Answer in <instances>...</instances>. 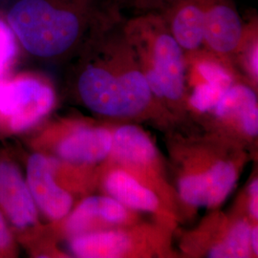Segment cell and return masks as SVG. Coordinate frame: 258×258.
Segmentation results:
<instances>
[{"instance_id":"1","label":"cell","mask_w":258,"mask_h":258,"mask_svg":"<svg viewBox=\"0 0 258 258\" xmlns=\"http://www.w3.org/2000/svg\"><path fill=\"white\" fill-rule=\"evenodd\" d=\"M8 19L31 54L51 57L73 46L85 25L106 27L123 18L120 0H84L77 7L51 0H21Z\"/></svg>"},{"instance_id":"2","label":"cell","mask_w":258,"mask_h":258,"mask_svg":"<svg viewBox=\"0 0 258 258\" xmlns=\"http://www.w3.org/2000/svg\"><path fill=\"white\" fill-rule=\"evenodd\" d=\"M120 31L114 28L106 36L111 61L86 66L78 83L80 95L90 109L113 117L138 114L152 96L144 72L132 63V47L122 28Z\"/></svg>"},{"instance_id":"3","label":"cell","mask_w":258,"mask_h":258,"mask_svg":"<svg viewBox=\"0 0 258 258\" xmlns=\"http://www.w3.org/2000/svg\"><path fill=\"white\" fill-rule=\"evenodd\" d=\"M122 31L131 46L144 55L143 71L152 94L168 100L182 98L185 82L184 50L155 13L140 14L124 20Z\"/></svg>"},{"instance_id":"4","label":"cell","mask_w":258,"mask_h":258,"mask_svg":"<svg viewBox=\"0 0 258 258\" xmlns=\"http://www.w3.org/2000/svg\"><path fill=\"white\" fill-rule=\"evenodd\" d=\"M51 87L37 80L22 79L0 84V112L11 119V127L22 131L37 123L53 107Z\"/></svg>"},{"instance_id":"5","label":"cell","mask_w":258,"mask_h":258,"mask_svg":"<svg viewBox=\"0 0 258 258\" xmlns=\"http://www.w3.org/2000/svg\"><path fill=\"white\" fill-rule=\"evenodd\" d=\"M245 32L233 0H204V44L219 55L238 50Z\"/></svg>"},{"instance_id":"6","label":"cell","mask_w":258,"mask_h":258,"mask_svg":"<svg viewBox=\"0 0 258 258\" xmlns=\"http://www.w3.org/2000/svg\"><path fill=\"white\" fill-rule=\"evenodd\" d=\"M237 171L229 162H218L208 171L185 176L179 182V194L184 202L199 206H216L227 197L236 182Z\"/></svg>"},{"instance_id":"7","label":"cell","mask_w":258,"mask_h":258,"mask_svg":"<svg viewBox=\"0 0 258 258\" xmlns=\"http://www.w3.org/2000/svg\"><path fill=\"white\" fill-rule=\"evenodd\" d=\"M29 189L40 210L52 219L64 217L72 207V197L55 184L50 161L40 154L29 159Z\"/></svg>"},{"instance_id":"8","label":"cell","mask_w":258,"mask_h":258,"mask_svg":"<svg viewBox=\"0 0 258 258\" xmlns=\"http://www.w3.org/2000/svg\"><path fill=\"white\" fill-rule=\"evenodd\" d=\"M184 51L204 44V0H173L159 14Z\"/></svg>"},{"instance_id":"9","label":"cell","mask_w":258,"mask_h":258,"mask_svg":"<svg viewBox=\"0 0 258 258\" xmlns=\"http://www.w3.org/2000/svg\"><path fill=\"white\" fill-rule=\"evenodd\" d=\"M0 205L18 228H26L37 220L32 194L18 168L9 163L0 164Z\"/></svg>"},{"instance_id":"10","label":"cell","mask_w":258,"mask_h":258,"mask_svg":"<svg viewBox=\"0 0 258 258\" xmlns=\"http://www.w3.org/2000/svg\"><path fill=\"white\" fill-rule=\"evenodd\" d=\"M112 135L104 128L78 130L57 148L59 156L73 163H96L109 154Z\"/></svg>"},{"instance_id":"11","label":"cell","mask_w":258,"mask_h":258,"mask_svg":"<svg viewBox=\"0 0 258 258\" xmlns=\"http://www.w3.org/2000/svg\"><path fill=\"white\" fill-rule=\"evenodd\" d=\"M127 217L123 205L110 197L95 196L85 199L76 209L67 222V229L72 234H82L92 227L95 221L121 223Z\"/></svg>"},{"instance_id":"12","label":"cell","mask_w":258,"mask_h":258,"mask_svg":"<svg viewBox=\"0 0 258 258\" xmlns=\"http://www.w3.org/2000/svg\"><path fill=\"white\" fill-rule=\"evenodd\" d=\"M214 110L217 116L222 118H238L248 135H257V100L256 95L248 86L243 84L233 85L232 83L223 93Z\"/></svg>"},{"instance_id":"13","label":"cell","mask_w":258,"mask_h":258,"mask_svg":"<svg viewBox=\"0 0 258 258\" xmlns=\"http://www.w3.org/2000/svg\"><path fill=\"white\" fill-rule=\"evenodd\" d=\"M130 238L121 231H99L77 235L71 249L79 257H119L130 248Z\"/></svg>"},{"instance_id":"14","label":"cell","mask_w":258,"mask_h":258,"mask_svg":"<svg viewBox=\"0 0 258 258\" xmlns=\"http://www.w3.org/2000/svg\"><path fill=\"white\" fill-rule=\"evenodd\" d=\"M111 151L122 163L144 166L152 162L156 150L147 134L136 126L126 125L112 136Z\"/></svg>"},{"instance_id":"15","label":"cell","mask_w":258,"mask_h":258,"mask_svg":"<svg viewBox=\"0 0 258 258\" xmlns=\"http://www.w3.org/2000/svg\"><path fill=\"white\" fill-rule=\"evenodd\" d=\"M105 187L112 198L133 210L152 212L159 205L155 194L122 170L111 172L106 179Z\"/></svg>"},{"instance_id":"16","label":"cell","mask_w":258,"mask_h":258,"mask_svg":"<svg viewBox=\"0 0 258 258\" xmlns=\"http://www.w3.org/2000/svg\"><path fill=\"white\" fill-rule=\"evenodd\" d=\"M250 227L246 222L237 223L221 243L210 251L212 258H243L249 256L250 252Z\"/></svg>"},{"instance_id":"17","label":"cell","mask_w":258,"mask_h":258,"mask_svg":"<svg viewBox=\"0 0 258 258\" xmlns=\"http://www.w3.org/2000/svg\"><path fill=\"white\" fill-rule=\"evenodd\" d=\"M225 91L226 90L210 83L199 84L195 87L191 95L190 103L194 108L202 112L214 109Z\"/></svg>"},{"instance_id":"18","label":"cell","mask_w":258,"mask_h":258,"mask_svg":"<svg viewBox=\"0 0 258 258\" xmlns=\"http://www.w3.org/2000/svg\"><path fill=\"white\" fill-rule=\"evenodd\" d=\"M197 70L206 83L224 90H227L233 83L232 76L219 63L204 60L197 64Z\"/></svg>"},{"instance_id":"19","label":"cell","mask_w":258,"mask_h":258,"mask_svg":"<svg viewBox=\"0 0 258 258\" xmlns=\"http://www.w3.org/2000/svg\"><path fill=\"white\" fill-rule=\"evenodd\" d=\"M16 53L14 37L8 27L0 21V75L8 67Z\"/></svg>"},{"instance_id":"20","label":"cell","mask_w":258,"mask_h":258,"mask_svg":"<svg viewBox=\"0 0 258 258\" xmlns=\"http://www.w3.org/2000/svg\"><path fill=\"white\" fill-rule=\"evenodd\" d=\"M123 1L140 14H161L173 0H120V3Z\"/></svg>"},{"instance_id":"21","label":"cell","mask_w":258,"mask_h":258,"mask_svg":"<svg viewBox=\"0 0 258 258\" xmlns=\"http://www.w3.org/2000/svg\"><path fill=\"white\" fill-rule=\"evenodd\" d=\"M250 194V203H249V212L253 218L257 219L258 217V182L254 180L249 185Z\"/></svg>"},{"instance_id":"22","label":"cell","mask_w":258,"mask_h":258,"mask_svg":"<svg viewBox=\"0 0 258 258\" xmlns=\"http://www.w3.org/2000/svg\"><path fill=\"white\" fill-rule=\"evenodd\" d=\"M11 244V235L5 221L0 213V249H6Z\"/></svg>"},{"instance_id":"23","label":"cell","mask_w":258,"mask_h":258,"mask_svg":"<svg viewBox=\"0 0 258 258\" xmlns=\"http://www.w3.org/2000/svg\"><path fill=\"white\" fill-rule=\"evenodd\" d=\"M250 246L251 249L255 252V254L258 253V231L257 228H254L251 230L250 232Z\"/></svg>"}]
</instances>
